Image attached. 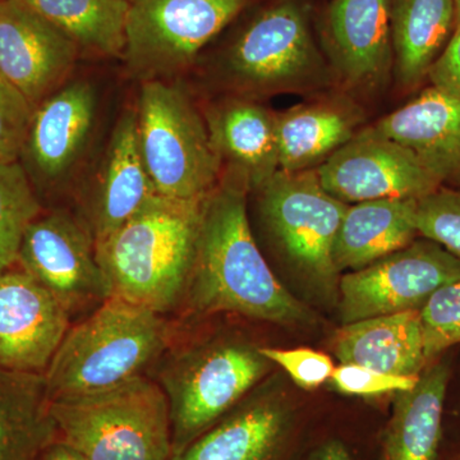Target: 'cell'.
I'll return each instance as SVG.
<instances>
[{
    "instance_id": "6da1fadb",
    "label": "cell",
    "mask_w": 460,
    "mask_h": 460,
    "mask_svg": "<svg viewBox=\"0 0 460 460\" xmlns=\"http://www.w3.org/2000/svg\"><path fill=\"white\" fill-rule=\"evenodd\" d=\"M234 314L281 326L307 325L314 314L278 279L248 217V189L223 172L206 198L198 250L181 311Z\"/></svg>"
},
{
    "instance_id": "7a4b0ae2",
    "label": "cell",
    "mask_w": 460,
    "mask_h": 460,
    "mask_svg": "<svg viewBox=\"0 0 460 460\" xmlns=\"http://www.w3.org/2000/svg\"><path fill=\"white\" fill-rule=\"evenodd\" d=\"M206 198L154 195L128 222L96 243L114 296L168 317L181 313Z\"/></svg>"
},
{
    "instance_id": "3957f363",
    "label": "cell",
    "mask_w": 460,
    "mask_h": 460,
    "mask_svg": "<svg viewBox=\"0 0 460 460\" xmlns=\"http://www.w3.org/2000/svg\"><path fill=\"white\" fill-rule=\"evenodd\" d=\"M178 330L171 317L111 296L66 330L44 374L51 401L148 376Z\"/></svg>"
},
{
    "instance_id": "277c9868",
    "label": "cell",
    "mask_w": 460,
    "mask_h": 460,
    "mask_svg": "<svg viewBox=\"0 0 460 460\" xmlns=\"http://www.w3.org/2000/svg\"><path fill=\"white\" fill-rule=\"evenodd\" d=\"M272 366L260 347L239 335L199 341L175 335L148 374L168 401L172 458L243 401Z\"/></svg>"
},
{
    "instance_id": "5b68a950",
    "label": "cell",
    "mask_w": 460,
    "mask_h": 460,
    "mask_svg": "<svg viewBox=\"0 0 460 460\" xmlns=\"http://www.w3.org/2000/svg\"><path fill=\"white\" fill-rule=\"evenodd\" d=\"M248 196L272 252L311 295L338 304L341 274L334 247L348 204L326 192L316 169L279 171Z\"/></svg>"
},
{
    "instance_id": "8992f818",
    "label": "cell",
    "mask_w": 460,
    "mask_h": 460,
    "mask_svg": "<svg viewBox=\"0 0 460 460\" xmlns=\"http://www.w3.org/2000/svg\"><path fill=\"white\" fill-rule=\"evenodd\" d=\"M58 438L86 460H172L164 392L147 375L51 401Z\"/></svg>"
},
{
    "instance_id": "52a82bcc",
    "label": "cell",
    "mask_w": 460,
    "mask_h": 460,
    "mask_svg": "<svg viewBox=\"0 0 460 460\" xmlns=\"http://www.w3.org/2000/svg\"><path fill=\"white\" fill-rule=\"evenodd\" d=\"M138 147L156 195L199 199L210 195L223 175L204 113L172 81L142 83L137 107Z\"/></svg>"
},
{
    "instance_id": "ba28073f",
    "label": "cell",
    "mask_w": 460,
    "mask_h": 460,
    "mask_svg": "<svg viewBox=\"0 0 460 460\" xmlns=\"http://www.w3.org/2000/svg\"><path fill=\"white\" fill-rule=\"evenodd\" d=\"M330 66L321 56L304 8L284 0L262 11L230 45L223 81L233 95L256 99L325 89Z\"/></svg>"
},
{
    "instance_id": "9c48e42d",
    "label": "cell",
    "mask_w": 460,
    "mask_h": 460,
    "mask_svg": "<svg viewBox=\"0 0 460 460\" xmlns=\"http://www.w3.org/2000/svg\"><path fill=\"white\" fill-rule=\"evenodd\" d=\"M247 0H129L123 60L138 83L172 81Z\"/></svg>"
},
{
    "instance_id": "30bf717a",
    "label": "cell",
    "mask_w": 460,
    "mask_h": 460,
    "mask_svg": "<svg viewBox=\"0 0 460 460\" xmlns=\"http://www.w3.org/2000/svg\"><path fill=\"white\" fill-rule=\"evenodd\" d=\"M20 265L47 289L71 319L93 313L113 296L96 255V242L74 210L44 208L21 243Z\"/></svg>"
},
{
    "instance_id": "8fae6325",
    "label": "cell",
    "mask_w": 460,
    "mask_h": 460,
    "mask_svg": "<svg viewBox=\"0 0 460 460\" xmlns=\"http://www.w3.org/2000/svg\"><path fill=\"white\" fill-rule=\"evenodd\" d=\"M459 279L458 257L431 239H414L361 270L341 275V323L420 310L436 290Z\"/></svg>"
},
{
    "instance_id": "7c38bea8",
    "label": "cell",
    "mask_w": 460,
    "mask_h": 460,
    "mask_svg": "<svg viewBox=\"0 0 460 460\" xmlns=\"http://www.w3.org/2000/svg\"><path fill=\"white\" fill-rule=\"evenodd\" d=\"M99 95L87 80L68 81L33 111L18 163L42 208H57L89 147Z\"/></svg>"
},
{
    "instance_id": "4fadbf2b",
    "label": "cell",
    "mask_w": 460,
    "mask_h": 460,
    "mask_svg": "<svg viewBox=\"0 0 460 460\" xmlns=\"http://www.w3.org/2000/svg\"><path fill=\"white\" fill-rule=\"evenodd\" d=\"M316 172L326 192L348 205L384 199H420L441 187L413 151L372 127L357 132Z\"/></svg>"
},
{
    "instance_id": "5bb4252c",
    "label": "cell",
    "mask_w": 460,
    "mask_h": 460,
    "mask_svg": "<svg viewBox=\"0 0 460 460\" xmlns=\"http://www.w3.org/2000/svg\"><path fill=\"white\" fill-rule=\"evenodd\" d=\"M81 51L21 0H0V74L33 108L65 86Z\"/></svg>"
},
{
    "instance_id": "9a60e30c",
    "label": "cell",
    "mask_w": 460,
    "mask_h": 460,
    "mask_svg": "<svg viewBox=\"0 0 460 460\" xmlns=\"http://www.w3.org/2000/svg\"><path fill=\"white\" fill-rule=\"evenodd\" d=\"M156 195L138 147L136 108L115 123L96 174L75 201V213L96 243L141 210Z\"/></svg>"
},
{
    "instance_id": "2e32d148",
    "label": "cell",
    "mask_w": 460,
    "mask_h": 460,
    "mask_svg": "<svg viewBox=\"0 0 460 460\" xmlns=\"http://www.w3.org/2000/svg\"><path fill=\"white\" fill-rule=\"evenodd\" d=\"M72 319L20 265L0 272V365L45 374Z\"/></svg>"
},
{
    "instance_id": "e0dca14e",
    "label": "cell",
    "mask_w": 460,
    "mask_h": 460,
    "mask_svg": "<svg viewBox=\"0 0 460 460\" xmlns=\"http://www.w3.org/2000/svg\"><path fill=\"white\" fill-rule=\"evenodd\" d=\"M330 68L350 89L385 83L393 63L392 2L332 0L323 25Z\"/></svg>"
},
{
    "instance_id": "ac0fdd59",
    "label": "cell",
    "mask_w": 460,
    "mask_h": 460,
    "mask_svg": "<svg viewBox=\"0 0 460 460\" xmlns=\"http://www.w3.org/2000/svg\"><path fill=\"white\" fill-rule=\"evenodd\" d=\"M293 428L286 395L260 384L172 460H281Z\"/></svg>"
},
{
    "instance_id": "d6986e66",
    "label": "cell",
    "mask_w": 460,
    "mask_h": 460,
    "mask_svg": "<svg viewBox=\"0 0 460 460\" xmlns=\"http://www.w3.org/2000/svg\"><path fill=\"white\" fill-rule=\"evenodd\" d=\"M202 113L223 172L243 181L248 192L280 171L277 113L237 95L213 102Z\"/></svg>"
},
{
    "instance_id": "ffe728a7",
    "label": "cell",
    "mask_w": 460,
    "mask_h": 460,
    "mask_svg": "<svg viewBox=\"0 0 460 460\" xmlns=\"http://www.w3.org/2000/svg\"><path fill=\"white\" fill-rule=\"evenodd\" d=\"M371 127L413 151L441 186L460 190V99L431 86Z\"/></svg>"
},
{
    "instance_id": "44dd1931",
    "label": "cell",
    "mask_w": 460,
    "mask_h": 460,
    "mask_svg": "<svg viewBox=\"0 0 460 460\" xmlns=\"http://www.w3.org/2000/svg\"><path fill=\"white\" fill-rule=\"evenodd\" d=\"M339 362L396 376H420L428 367L420 310L347 323L338 332Z\"/></svg>"
},
{
    "instance_id": "7402d4cb",
    "label": "cell",
    "mask_w": 460,
    "mask_h": 460,
    "mask_svg": "<svg viewBox=\"0 0 460 460\" xmlns=\"http://www.w3.org/2000/svg\"><path fill=\"white\" fill-rule=\"evenodd\" d=\"M359 123V109L341 99L319 100L277 113L280 171L319 168L352 140Z\"/></svg>"
},
{
    "instance_id": "603a6c76",
    "label": "cell",
    "mask_w": 460,
    "mask_h": 460,
    "mask_svg": "<svg viewBox=\"0 0 460 460\" xmlns=\"http://www.w3.org/2000/svg\"><path fill=\"white\" fill-rule=\"evenodd\" d=\"M417 201L384 199L348 205L334 247L339 272L361 270L417 239Z\"/></svg>"
},
{
    "instance_id": "cb8c5ba5",
    "label": "cell",
    "mask_w": 460,
    "mask_h": 460,
    "mask_svg": "<svg viewBox=\"0 0 460 460\" xmlns=\"http://www.w3.org/2000/svg\"><path fill=\"white\" fill-rule=\"evenodd\" d=\"M447 363L435 361L420 375L416 385L396 393L385 429L381 460H436L443 438Z\"/></svg>"
},
{
    "instance_id": "d4e9b609",
    "label": "cell",
    "mask_w": 460,
    "mask_h": 460,
    "mask_svg": "<svg viewBox=\"0 0 460 460\" xmlns=\"http://www.w3.org/2000/svg\"><path fill=\"white\" fill-rule=\"evenodd\" d=\"M44 374L0 365V460H38L58 440Z\"/></svg>"
},
{
    "instance_id": "484cf974",
    "label": "cell",
    "mask_w": 460,
    "mask_h": 460,
    "mask_svg": "<svg viewBox=\"0 0 460 460\" xmlns=\"http://www.w3.org/2000/svg\"><path fill=\"white\" fill-rule=\"evenodd\" d=\"M454 23V0H392L395 75L402 89H413L428 77Z\"/></svg>"
},
{
    "instance_id": "4316f807",
    "label": "cell",
    "mask_w": 460,
    "mask_h": 460,
    "mask_svg": "<svg viewBox=\"0 0 460 460\" xmlns=\"http://www.w3.org/2000/svg\"><path fill=\"white\" fill-rule=\"evenodd\" d=\"M65 32L81 53L122 58L129 0H21Z\"/></svg>"
},
{
    "instance_id": "83f0119b",
    "label": "cell",
    "mask_w": 460,
    "mask_h": 460,
    "mask_svg": "<svg viewBox=\"0 0 460 460\" xmlns=\"http://www.w3.org/2000/svg\"><path fill=\"white\" fill-rule=\"evenodd\" d=\"M42 210L22 165L0 163V272L16 265L23 235Z\"/></svg>"
},
{
    "instance_id": "f1b7e54d",
    "label": "cell",
    "mask_w": 460,
    "mask_h": 460,
    "mask_svg": "<svg viewBox=\"0 0 460 460\" xmlns=\"http://www.w3.org/2000/svg\"><path fill=\"white\" fill-rule=\"evenodd\" d=\"M428 363L460 344V279L436 290L420 310Z\"/></svg>"
},
{
    "instance_id": "f546056e",
    "label": "cell",
    "mask_w": 460,
    "mask_h": 460,
    "mask_svg": "<svg viewBox=\"0 0 460 460\" xmlns=\"http://www.w3.org/2000/svg\"><path fill=\"white\" fill-rule=\"evenodd\" d=\"M417 229L460 260V190L441 186L417 201Z\"/></svg>"
},
{
    "instance_id": "4dcf8cb0",
    "label": "cell",
    "mask_w": 460,
    "mask_h": 460,
    "mask_svg": "<svg viewBox=\"0 0 460 460\" xmlns=\"http://www.w3.org/2000/svg\"><path fill=\"white\" fill-rule=\"evenodd\" d=\"M35 108L0 74V163L18 162Z\"/></svg>"
},
{
    "instance_id": "1f68e13d",
    "label": "cell",
    "mask_w": 460,
    "mask_h": 460,
    "mask_svg": "<svg viewBox=\"0 0 460 460\" xmlns=\"http://www.w3.org/2000/svg\"><path fill=\"white\" fill-rule=\"evenodd\" d=\"M269 361L279 366L289 375L293 383L304 390H314L332 378L335 366L328 354L317 352L310 348L279 349V348L260 347Z\"/></svg>"
},
{
    "instance_id": "d6a6232c",
    "label": "cell",
    "mask_w": 460,
    "mask_h": 460,
    "mask_svg": "<svg viewBox=\"0 0 460 460\" xmlns=\"http://www.w3.org/2000/svg\"><path fill=\"white\" fill-rule=\"evenodd\" d=\"M330 380L343 394L374 396L410 390L416 385L419 376H396L363 366L341 363L332 371Z\"/></svg>"
},
{
    "instance_id": "836d02e7",
    "label": "cell",
    "mask_w": 460,
    "mask_h": 460,
    "mask_svg": "<svg viewBox=\"0 0 460 460\" xmlns=\"http://www.w3.org/2000/svg\"><path fill=\"white\" fill-rule=\"evenodd\" d=\"M428 77L436 90L460 99V22L456 23L449 41L429 68Z\"/></svg>"
},
{
    "instance_id": "e575fe53",
    "label": "cell",
    "mask_w": 460,
    "mask_h": 460,
    "mask_svg": "<svg viewBox=\"0 0 460 460\" xmlns=\"http://www.w3.org/2000/svg\"><path fill=\"white\" fill-rule=\"evenodd\" d=\"M302 460H353L343 441L329 438L314 447Z\"/></svg>"
},
{
    "instance_id": "d590c367",
    "label": "cell",
    "mask_w": 460,
    "mask_h": 460,
    "mask_svg": "<svg viewBox=\"0 0 460 460\" xmlns=\"http://www.w3.org/2000/svg\"><path fill=\"white\" fill-rule=\"evenodd\" d=\"M38 460H86L81 454L75 452L71 447L60 441L59 438L48 445L42 450Z\"/></svg>"
},
{
    "instance_id": "8d00e7d4",
    "label": "cell",
    "mask_w": 460,
    "mask_h": 460,
    "mask_svg": "<svg viewBox=\"0 0 460 460\" xmlns=\"http://www.w3.org/2000/svg\"><path fill=\"white\" fill-rule=\"evenodd\" d=\"M454 3H456V22H460V0H454Z\"/></svg>"
},
{
    "instance_id": "74e56055",
    "label": "cell",
    "mask_w": 460,
    "mask_h": 460,
    "mask_svg": "<svg viewBox=\"0 0 460 460\" xmlns=\"http://www.w3.org/2000/svg\"><path fill=\"white\" fill-rule=\"evenodd\" d=\"M453 460H460V456H456V458H454Z\"/></svg>"
}]
</instances>
